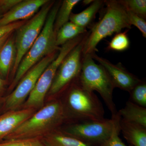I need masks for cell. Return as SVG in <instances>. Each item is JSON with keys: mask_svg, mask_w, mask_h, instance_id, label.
Instances as JSON below:
<instances>
[{"mask_svg": "<svg viewBox=\"0 0 146 146\" xmlns=\"http://www.w3.org/2000/svg\"><path fill=\"white\" fill-rule=\"evenodd\" d=\"M129 21L131 26L136 27L141 32L143 36L146 37V22L145 20L140 16L126 9Z\"/></svg>", "mask_w": 146, "mask_h": 146, "instance_id": "cell-26", "label": "cell"}, {"mask_svg": "<svg viewBox=\"0 0 146 146\" xmlns=\"http://www.w3.org/2000/svg\"><path fill=\"white\" fill-rule=\"evenodd\" d=\"M80 1L79 0H64L61 2L54 24V30L56 34L63 25L70 21L72 11Z\"/></svg>", "mask_w": 146, "mask_h": 146, "instance_id": "cell-20", "label": "cell"}, {"mask_svg": "<svg viewBox=\"0 0 146 146\" xmlns=\"http://www.w3.org/2000/svg\"><path fill=\"white\" fill-rule=\"evenodd\" d=\"M122 119L146 127V108L128 101L125 106L118 111Z\"/></svg>", "mask_w": 146, "mask_h": 146, "instance_id": "cell-16", "label": "cell"}, {"mask_svg": "<svg viewBox=\"0 0 146 146\" xmlns=\"http://www.w3.org/2000/svg\"><path fill=\"white\" fill-rule=\"evenodd\" d=\"M115 119L71 123L59 129L63 133L94 146H100L112 134Z\"/></svg>", "mask_w": 146, "mask_h": 146, "instance_id": "cell-8", "label": "cell"}, {"mask_svg": "<svg viewBox=\"0 0 146 146\" xmlns=\"http://www.w3.org/2000/svg\"><path fill=\"white\" fill-rule=\"evenodd\" d=\"M126 9L145 20L146 0H119Z\"/></svg>", "mask_w": 146, "mask_h": 146, "instance_id": "cell-23", "label": "cell"}, {"mask_svg": "<svg viewBox=\"0 0 146 146\" xmlns=\"http://www.w3.org/2000/svg\"><path fill=\"white\" fill-rule=\"evenodd\" d=\"M48 146H94L63 133L58 129L43 138Z\"/></svg>", "mask_w": 146, "mask_h": 146, "instance_id": "cell-18", "label": "cell"}, {"mask_svg": "<svg viewBox=\"0 0 146 146\" xmlns=\"http://www.w3.org/2000/svg\"><path fill=\"white\" fill-rule=\"evenodd\" d=\"M54 3V1H49L33 18L16 30L15 35L16 59L11 72L13 78L22 59L40 34L48 14Z\"/></svg>", "mask_w": 146, "mask_h": 146, "instance_id": "cell-7", "label": "cell"}, {"mask_svg": "<svg viewBox=\"0 0 146 146\" xmlns=\"http://www.w3.org/2000/svg\"><path fill=\"white\" fill-rule=\"evenodd\" d=\"M105 1L95 0L85 10L78 13L71 14L70 21L78 26L86 28L95 18L96 14L104 6Z\"/></svg>", "mask_w": 146, "mask_h": 146, "instance_id": "cell-17", "label": "cell"}, {"mask_svg": "<svg viewBox=\"0 0 146 146\" xmlns=\"http://www.w3.org/2000/svg\"><path fill=\"white\" fill-rule=\"evenodd\" d=\"M115 124L111 136L100 146H127L122 141L119 136L120 132L119 121L120 117L118 113L114 117Z\"/></svg>", "mask_w": 146, "mask_h": 146, "instance_id": "cell-24", "label": "cell"}, {"mask_svg": "<svg viewBox=\"0 0 146 146\" xmlns=\"http://www.w3.org/2000/svg\"><path fill=\"white\" fill-rule=\"evenodd\" d=\"M0 146H48L42 138L14 139L0 142Z\"/></svg>", "mask_w": 146, "mask_h": 146, "instance_id": "cell-25", "label": "cell"}, {"mask_svg": "<svg viewBox=\"0 0 146 146\" xmlns=\"http://www.w3.org/2000/svg\"><path fill=\"white\" fill-rule=\"evenodd\" d=\"M21 0H0V11L4 14L9 11Z\"/></svg>", "mask_w": 146, "mask_h": 146, "instance_id": "cell-28", "label": "cell"}, {"mask_svg": "<svg viewBox=\"0 0 146 146\" xmlns=\"http://www.w3.org/2000/svg\"><path fill=\"white\" fill-rule=\"evenodd\" d=\"M106 12L102 18L92 28L84 42L83 56L95 53L97 45L108 36L131 28L127 12L119 1H105Z\"/></svg>", "mask_w": 146, "mask_h": 146, "instance_id": "cell-4", "label": "cell"}, {"mask_svg": "<svg viewBox=\"0 0 146 146\" xmlns=\"http://www.w3.org/2000/svg\"><path fill=\"white\" fill-rule=\"evenodd\" d=\"M88 35L85 33L72 39L60 47L58 54L45 69L36 82L34 89L25 102L22 108L37 109L44 106L45 97L48 94L58 69L64 58Z\"/></svg>", "mask_w": 146, "mask_h": 146, "instance_id": "cell-6", "label": "cell"}, {"mask_svg": "<svg viewBox=\"0 0 146 146\" xmlns=\"http://www.w3.org/2000/svg\"><path fill=\"white\" fill-rule=\"evenodd\" d=\"M7 82L5 79L0 77V99L4 94L6 88Z\"/></svg>", "mask_w": 146, "mask_h": 146, "instance_id": "cell-29", "label": "cell"}, {"mask_svg": "<svg viewBox=\"0 0 146 146\" xmlns=\"http://www.w3.org/2000/svg\"><path fill=\"white\" fill-rule=\"evenodd\" d=\"M14 32L11 33H9V34L7 35H5V36H3V38H2L1 39H0V48L2 47L3 45L7 41V39L9 38V36L11 35Z\"/></svg>", "mask_w": 146, "mask_h": 146, "instance_id": "cell-30", "label": "cell"}, {"mask_svg": "<svg viewBox=\"0 0 146 146\" xmlns=\"http://www.w3.org/2000/svg\"><path fill=\"white\" fill-rule=\"evenodd\" d=\"M61 2V1L55 2L40 34L18 66L9 91H13L24 75L44 58L60 50V47L57 46L56 43V34L54 24Z\"/></svg>", "mask_w": 146, "mask_h": 146, "instance_id": "cell-2", "label": "cell"}, {"mask_svg": "<svg viewBox=\"0 0 146 146\" xmlns=\"http://www.w3.org/2000/svg\"><path fill=\"white\" fill-rule=\"evenodd\" d=\"M78 79L84 89L92 92L97 91L100 94L111 112L112 117L117 114L113 98L115 86L104 68L95 63L91 54L83 56Z\"/></svg>", "mask_w": 146, "mask_h": 146, "instance_id": "cell-5", "label": "cell"}, {"mask_svg": "<svg viewBox=\"0 0 146 146\" xmlns=\"http://www.w3.org/2000/svg\"><path fill=\"white\" fill-rule=\"evenodd\" d=\"M3 15L4 13H2V12L1 11H0V18H1V17H2V16Z\"/></svg>", "mask_w": 146, "mask_h": 146, "instance_id": "cell-32", "label": "cell"}, {"mask_svg": "<svg viewBox=\"0 0 146 146\" xmlns=\"http://www.w3.org/2000/svg\"><path fill=\"white\" fill-rule=\"evenodd\" d=\"M120 131L128 143L133 146H146V127L120 118Z\"/></svg>", "mask_w": 146, "mask_h": 146, "instance_id": "cell-15", "label": "cell"}, {"mask_svg": "<svg viewBox=\"0 0 146 146\" xmlns=\"http://www.w3.org/2000/svg\"><path fill=\"white\" fill-rule=\"evenodd\" d=\"M13 33L0 48V77L3 79L12 71L16 61V50Z\"/></svg>", "mask_w": 146, "mask_h": 146, "instance_id": "cell-14", "label": "cell"}, {"mask_svg": "<svg viewBox=\"0 0 146 146\" xmlns=\"http://www.w3.org/2000/svg\"><path fill=\"white\" fill-rule=\"evenodd\" d=\"M65 122L62 102L60 100H54L36 111L5 139L43 138L59 129Z\"/></svg>", "mask_w": 146, "mask_h": 146, "instance_id": "cell-1", "label": "cell"}, {"mask_svg": "<svg viewBox=\"0 0 146 146\" xmlns=\"http://www.w3.org/2000/svg\"><path fill=\"white\" fill-rule=\"evenodd\" d=\"M1 103H0V107H1Z\"/></svg>", "mask_w": 146, "mask_h": 146, "instance_id": "cell-33", "label": "cell"}, {"mask_svg": "<svg viewBox=\"0 0 146 146\" xmlns=\"http://www.w3.org/2000/svg\"><path fill=\"white\" fill-rule=\"evenodd\" d=\"M34 108L9 110L0 116V141L16 129L36 112Z\"/></svg>", "mask_w": 146, "mask_h": 146, "instance_id": "cell-13", "label": "cell"}, {"mask_svg": "<svg viewBox=\"0 0 146 146\" xmlns=\"http://www.w3.org/2000/svg\"><path fill=\"white\" fill-rule=\"evenodd\" d=\"M89 33L61 62L48 93L52 98L57 97L79 77L82 67L84 45Z\"/></svg>", "mask_w": 146, "mask_h": 146, "instance_id": "cell-9", "label": "cell"}, {"mask_svg": "<svg viewBox=\"0 0 146 146\" xmlns=\"http://www.w3.org/2000/svg\"><path fill=\"white\" fill-rule=\"evenodd\" d=\"M130 101L146 108V82L141 80L129 92Z\"/></svg>", "mask_w": 146, "mask_h": 146, "instance_id": "cell-22", "label": "cell"}, {"mask_svg": "<svg viewBox=\"0 0 146 146\" xmlns=\"http://www.w3.org/2000/svg\"><path fill=\"white\" fill-rule=\"evenodd\" d=\"M78 78L72 84L65 101L60 100L64 108L65 123L104 119V110L101 102L94 92L82 86Z\"/></svg>", "mask_w": 146, "mask_h": 146, "instance_id": "cell-3", "label": "cell"}, {"mask_svg": "<svg viewBox=\"0 0 146 146\" xmlns=\"http://www.w3.org/2000/svg\"><path fill=\"white\" fill-rule=\"evenodd\" d=\"M94 60L102 65L108 74L115 88L130 92L141 82V80L129 72L121 63L115 65L106 58L97 55L96 53L91 54Z\"/></svg>", "mask_w": 146, "mask_h": 146, "instance_id": "cell-11", "label": "cell"}, {"mask_svg": "<svg viewBox=\"0 0 146 146\" xmlns=\"http://www.w3.org/2000/svg\"><path fill=\"white\" fill-rule=\"evenodd\" d=\"M86 28L78 26L69 21L61 27L56 33V43L57 46L65 43L87 32Z\"/></svg>", "mask_w": 146, "mask_h": 146, "instance_id": "cell-19", "label": "cell"}, {"mask_svg": "<svg viewBox=\"0 0 146 146\" xmlns=\"http://www.w3.org/2000/svg\"><path fill=\"white\" fill-rule=\"evenodd\" d=\"M48 0H21L0 18V27L14 22L28 21L33 17Z\"/></svg>", "mask_w": 146, "mask_h": 146, "instance_id": "cell-12", "label": "cell"}, {"mask_svg": "<svg viewBox=\"0 0 146 146\" xmlns=\"http://www.w3.org/2000/svg\"><path fill=\"white\" fill-rule=\"evenodd\" d=\"M58 52L54 53L44 58L21 78L16 87L6 98L5 108L7 111L19 109L23 106L34 89L39 78L56 57Z\"/></svg>", "mask_w": 146, "mask_h": 146, "instance_id": "cell-10", "label": "cell"}, {"mask_svg": "<svg viewBox=\"0 0 146 146\" xmlns=\"http://www.w3.org/2000/svg\"><path fill=\"white\" fill-rule=\"evenodd\" d=\"M27 21H23L14 22L6 25L0 27V39L3 36L13 32L22 26L27 22Z\"/></svg>", "mask_w": 146, "mask_h": 146, "instance_id": "cell-27", "label": "cell"}, {"mask_svg": "<svg viewBox=\"0 0 146 146\" xmlns=\"http://www.w3.org/2000/svg\"><path fill=\"white\" fill-rule=\"evenodd\" d=\"M115 34L109 42L108 49L117 52L124 51L127 50L130 45L127 31L120 32Z\"/></svg>", "mask_w": 146, "mask_h": 146, "instance_id": "cell-21", "label": "cell"}, {"mask_svg": "<svg viewBox=\"0 0 146 146\" xmlns=\"http://www.w3.org/2000/svg\"><path fill=\"white\" fill-rule=\"evenodd\" d=\"M94 1V0H84L82 1V3L84 5H90Z\"/></svg>", "mask_w": 146, "mask_h": 146, "instance_id": "cell-31", "label": "cell"}]
</instances>
